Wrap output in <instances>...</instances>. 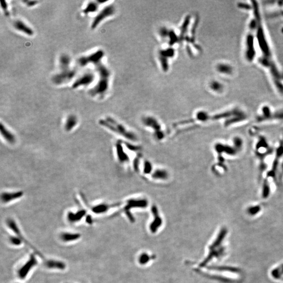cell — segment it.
Here are the masks:
<instances>
[{"label":"cell","mask_w":283,"mask_h":283,"mask_svg":"<svg viewBox=\"0 0 283 283\" xmlns=\"http://www.w3.org/2000/svg\"><path fill=\"white\" fill-rule=\"evenodd\" d=\"M239 6H240L241 7H244L245 9H249L250 7L248 5L245 4H239Z\"/></svg>","instance_id":"32"},{"label":"cell","mask_w":283,"mask_h":283,"mask_svg":"<svg viewBox=\"0 0 283 283\" xmlns=\"http://www.w3.org/2000/svg\"><path fill=\"white\" fill-rule=\"evenodd\" d=\"M6 223H7V227L11 230L13 232L15 236H17L18 238H20L23 241L24 244H26V245H27L28 247L30 248V249L33 250L34 251V253H35L37 256H38L40 258H41L42 259H45V257L44 256H43L41 253L38 251L37 249L34 248V246H33V245L30 244V243L28 242L27 240H26V238L23 236L22 231H21L18 225H17L16 221L14 219L12 218L7 219V221H6Z\"/></svg>","instance_id":"5"},{"label":"cell","mask_w":283,"mask_h":283,"mask_svg":"<svg viewBox=\"0 0 283 283\" xmlns=\"http://www.w3.org/2000/svg\"><path fill=\"white\" fill-rule=\"evenodd\" d=\"M44 265L46 268L53 270H64L66 268V264L64 262L59 259H44Z\"/></svg>","instance_id":"11"},{"label":"cell","mask_w":283,"mask_h":283,"mask_svg":"<svg viewBox=\"0 0 283 283\" xmlns=\"http://www.w3.org/2000/svg\"><path fill=\"white\" fill-rule=\"evenodd\" d=\"M254 30V29L251 28L252 33L249 34L246 39V58L250 61H252L255 56V50L254 47V37L252 35V32Z\"/></svg>","instance_id":"15"},{"label":"cell","mask_w":283,"mask_h":283,"mask_svg":"<svg viewBox=\"0 0 283 283\" xmlns=\"http://www.w3.org/2000/svg\"><path fill=\"white\" fill-rule=\"evenodd\" d=\"M217 69L219 72L223 74H231L232 72L231 67L225 64H220L218 66Z\"/></svg>","instance_id":"26"},{"label":"cell","mask_w":283,"mask_h":283,"mask_svg":"<svg viewBox=\"0 0 283 283\" xmlns=\"http://www.w3.org/2000/svg\"><path fill=\"white\" fill-rule=\"evenodd\" d=\"M99 7V4L97 1L89 2L86 4L85 8L83 10L82 13L86 15L89 14L90 13H95L98 11Z\"/></svg>","instance_id":"23"},{"label":"cell","mask_w":283,"mask_h":283,"mask_svg":"<svg viewBox=\"0 0 283 283\" xmlns=\"http://www.w3.org/2000/svg\"><path fill=\"white\" fill-rule=\"evenodd\" d=\"M263 111V115L261 116H259L257 118L259 121L270 119H283V112L276 113L274 115H272L269 108L266 107L264 108Z\"/></svg>","instance_id":"19"},{"label":"cell","mask_w":283,"mask_h":283,"mask_svg":"<svg viewBox=\"0 0 283 283\" xmlns=\"http://www.w3.org/2000/svg\"><path fill=\"white\" fill-rule=\"evenodd\" d=\"M72 59L68 55H61L59 59V66L61 70L70 69Z\"/></svg>","instance_id":"21"},{"label":"cell","mask_w":283,"mask_h":283,"mask_svg":"<svg viewBox=\"0 0 283 283\" xmlns=\"http://www.w3.org/2000/svg\"><path fill=\"white\" fill-rule=\"evenodd\" d=\"M260 210H261V208L259 206L251 207L248 210V212L251 215H254V214H256L257 212L259 211Z\"/></svg>","instance_id":"30"},{"label":"cell","mask_w":283,"mask_h":283,"mask_svg":"<svg viewBox=\"0 0 283 283\" xmlns=\"http://www.w3.org/2000/svg\"><path fill=\"white\" fill-rule=\"evenodd\" d=\"M121 205V203H112V204H108V203H100L98 205H93L90 208L91 211L93 214H103L108 211L109 210L116 207L117 206H119Z\"/></svg>","instance_id":"14"},{"label":"cell","mask_w":283,"mask_h":283,"mask_svg":"<svg viewBox=\"0 0 283 283\" xmlns=\"http://www.w3.org/2000/svg\"><path fill=\"white\" fill-rule=\"evenodd\" d=\"M9 241L10 244H12L13 246H20L22 245V244H24V243L20 238H18L17 236L15 235L9 236Z\"/></svg>","instance_id":"24"},{"label":"cell","mask_w":283,"mask_h":283,"mask_svg":"<svg viewBox=\"0 0 283 283\" xmlns=\"http://www.w3.org/2000/svg\"><path fill=\"white\" fill-rule=\"evenodd\" d=\"M13 27L16 30L28 36H32L34 32L30 26L21 20H16L13 23Z\"/></svg>","instance_id":"12"},{"label":"cell","mask_w":283,"mask_h":283,"mask_svg":"<svg viewBox=\"0 0 283 283\" xmlns=\"http://www.w3.org/2000/svg\"><path fill=\"white\" fill-rule=\"evenodd\" d=\"M147 205V202L146 200H130L128 201L127 205H126V207L124 208L123 210V211L126 213V214L127 215L128 218L131 221L133 222L134 220V219L132 216V214L130 213V209L132 208L136 207H145Z\"/></svg>","instance_id":"10"},{"label":"cell","mask_w":283,"mask_h":283,"mask_svg":"<svg viewBox=\"0 0 283 283\" xmlns=\"http://www.w3.org/2000/svg\"><path fill=\"white\" fill-rule=\"evenodd\" d=\"M23 2L28 7H35L39 2V1H23Z\"/></svg>","instance_id":"31"},{"label":"cell","mask_w":283,"mask_h":283,"mask_svg":"<svg viewBox=\"0 0 283 283\" xmlns=\"http://www.w3.org/2000/svg\"><path fill=\"white\" fill-rule=\"evenodd\" d=\"M272 276L276 279H280L283 275V264L275 268L272 272Z\"/></svg>","instance_id":"25"},{"label":"cell","mask_w":283,"mask_h":283,"mask_svg":"<svg viewBox=\"0 0 283 283\" xmlns=\"http://www.w3.org/2000/svg\"><path fill=\"white\" fill-rule=\"evenodd\" d=\"M81 237V234L72 232H62L59 235V239L64 243H71L76 242Z\"/></svg>","instance_id":"16"},{"label":"cell","mask_w":283,"mask_h":283,"mask_svg":"<svg viewBox=\"0 0 283 283\" xmlns=\"http://www.w3.org/2000/svg\"><path fill=\"white\" fill-rule=\"evenodd\" d=\"M77 74L76 69L70 68L65 70H61L58 74L55 75L52 78V81L56 85H61L70 81Z\"/></svg>","instance_id":"7"},{"label":"cell","mask_w":283,"mask_h":283,"mask_svg":"<svg viewBox=\"0 0 283 283\" xmlns=\"http://www.w3.org/2000/svg\"><path fill=\"white\" fill-rule=\"evenodd\" d=\"M1 7L3 11L4 12L5 15V16H9V14H10V13H9V11L8 10V7H9V6H8V4L7 3V1H1Z\"/></svg>","instance_id":"28"},{"label":"cell","mask_w":283,"mask_h":283,"mask_svg":"<svg viewBox=\"0 0 283 283\" xmlns=\"http://www.w3.org/2000/svg\"><path fill=\"white\" fill-rule=\"evenodd\" d=\"M152 213L153 214L154 220L149 226V229L152 233H155L162 224V220L159 215L157 208L153 206L152 208Z\"/></svg>","instance_id":"18"},{"label":"cell","mask_w":283,"mask_h":283,"mask_svg":"<svg viewBox=\"0 0 283 283\" xmlns=\"http://www.w3.org/2000/svg\"><path fill=\"white\" fill-rule=\"evenodd\" d=\"M222 86L221 83L216 81H214L211 83V88L214 91H220L222 89Z\"/></svg>","instance_id":"29"},{"label":"cell","mask_w":283,"mask_h":283,"mask_svg":"<svg viewBox=\"0 0 283 283\" xmlns=\"http://www.w3.org/2000/svg\"><path fill=\"white\" fill-rule=\"evenodd\" d=\"M24 195L22 191H17L13 192H3L1 196V201L4 204L9 203L13 201L20 199Z\"/></svg>","instance_id":"13"},{"label":"cell","mask_w":283,"mask_h":283,"mask_svg":"<svg viewBox=\"0 0 283 283\" xmlns=\"http://www.w3.org/2000/svg\"><path fill=\"white\" fill-rule=\"evenodd\" d=\"M115 9L113 5H109L104 7L94 18L91 24V30H95L97 28L104 20L111 16H112L115 14Z\"/></svg>","instance_id":"8"},{"label":"cell","mask_w":283,"mask_h":283,"mask_svg":"<svg viewBox=\"0 0 283 283\" xmlns=\"http://www.w3.org/2000/svg\"><path fill=\"white\" fill-rule=\"evenodd\" d=\"M95 79V75L93 72H84L74 81L72 84V88L76 89L81 86H88L94 81Z\"/></svg>","instance_id":"9"},{"label":"cell","mask_w":283,"mask_h":283,"mask_svg":"<svg viewBox=\"0 0 283 283\" xmlns=\"http://www.w3.org/2000/svg\"><path fill=\"white\" fill-rule=\"evenodd\" d=\"M86 214V211L84 209L79 210L76 212L70 211L67 215V220L70 223H76L82 220Z\"/></svg>","instance_id":"17"},{"label":"cell","mask_w":283,"mask_h":283,"mask_svg":"<svg viewBox=\"0 0 283 283\" xmlns=\"http://www.w3.org/2000/svg\"><path fill=\"white\" fill-rule=\"evenodd\" d=\"M227 233V230L226 229L223 228L221 230L216 240L209 246V253L207 256L201 262L200 266L201 267L206 266L214 258H219L223 255L225 252V248L223 247L222 242Z\"/></svg>","instance_id":"2"},{"label":"cell","mask_w":283,"mask_h":283,"mask_svg":"<svg viewBox=\"0 0 283 283\" xmlns=\"http://www.w3.org/2000/svg\"><path fill=\"white\" fill-rule=\"evenodd\" d=\"M37 256H38L35 253L31 254L29 255L26 261L18 268L17 275L19 279L22 280L26 279L34 268L37 266L38 264Z\"/></svg>","instance_id":"4"},{"label":"cell","mask_w":283,"mask_h":283,"mask_svg":"<svg viewBox=\"0 0 283 283\" xmlns=\"http://www.w3.org/2000/svg\"><path fill=\"white\" fill-rule=\"evenodd\" d=\"M99 79L97 84L89 91V94L92 97L103 96L108 90L111 73L109 69L102 62L95 66Z\"/></svg>","instance_id":"1"},{"label":"cell","mask_w":283,"mask_h":283,"mask_svg":"<svg viewBox=\"0 0 283 283\" xmlns=\"http://www.w3.org/2000/svg\"><path fill=\"white\" fill-rule=\"evenodd\" d=\"M78 119L75 115H71L67 117L65 124V129L66 131H71L78 124Z\"/></svg>","instance_id":"22"},{"label":"cell","mask_w":283,"mask_h":283,"mask_svg":"<svg viewBox=\"0 0 283 283\" xmlns=\"http://www.w3.org/2000/svg\"><path fill=\"white\" fill-rule=\"evenodd\" d=\"M100 125L112 131L115 133L126 137L131 140H135L136 137L131 133L126 131L125 128L111 117H106V120H100L99 121Z\"/></svg>","instance_id":"3"},{"label":"cell","mask_w":283,"mask_h":283,"mask_svg":"<svg viewBox=\"0 0 283 283\" xmlns=\"http://www.w3.org/2000/svg\"><path fill=\"white\" fill-rule=\"evenodd\" d=\"M0 131L1 135L7 142L11 144L15 143L16 138L15 136L9 130H7V129L3 124L2 122L0 126Z\"/></svg>","instance_id":"20"},{"label":"cell","mask_w":283,"mask_h":283,"mask_svg":"<svg viewBox=\"0 0 283 283\" xmlns=\"http://www.w3.org/2000/svg\"><path fill=\"white\" fill-rule=\"evenodd\" d=\"M151 259V257L149 255H148L146 253H144L140 255V257L139 259V261L141 264H145L150 261Z\"/></svg>","instance_id":"27"},{"label":"cell","mask_w":283,"mask_h":283,"mask_svg":"<svg viewBox=\"0 0 283 283\" xmlns=\"http://www.w3.org/2000/svg\"><path fill=\"white\" fill-rule=\"evenodd\" d=\"M104 55L102 50H98L91 54L80 57L77 60V64L80 67H84L87 65L93 64L94 66L101 62L102 59Z\"/></svg>","instance_id":"6"}]
</instances>
